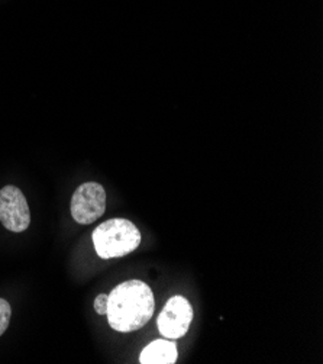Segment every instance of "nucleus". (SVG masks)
<instances>
[{"label":"nucleus","instance_id":"f257e3e1","mask_svg":"<svg viewBox=\"0 0 323 364\" xmlns=\"http://www.w3.org/2000/svg\"><path fill=\"white\" fill-rule=\"evenodd\" d=\"M155 299L151 287L141 280L118 284L107 299V321L118 333H133L153 318Z\"/></svg>","mask_w":323,"mask_h":364},{"label":"nucleus","instance_id":"f03ea898","mask_svg":"<svg viewBox=\"0 0 323 364\" xmlns=\"http://www.w3.org/2000/svg\"><path fill=\"white\" fill-rule=\"evenodd\" d=\"M94 250L100 259H119L141 245L142 235L136 225L124 218H115L100 224L92 235Z\"/></svg>","mask_w":323,"mask_h":364},{"label":"nucleus","instance_id":"7ed1b4c3","mask_svg":"<svg viewBox=\"0 0 323 364\" xmlns=\"http://www.w3.org/2000/svg\"><path fill=\"white\" fill-rule=\"evenodd\" d=\"M71 216L82 225H89L104 213L106 210V192L102 185L94 181L80 185L70 203Z\"/></svg>","mask_w":323,"mask_h":364},{"label":"nucleus","instance_id":"20e7f679","mask_svg":"<svg viewBox=\"0 0 323 364\" xmlns=\"http://www.w3.org/2000/svg\"><path fill=\"white\" fill-rule=\"evenodd\" d=\"M193 321V308L183 296H173L158 315L157 326L164 338L178 340L187 334Z\"/></svg>","mask_w":323,"mask_h":364},{"label":"nucleus","instance_id":"39448f33","mask_svg":"<svg viewBox=\"0 0 323 364\" xmlns=\"http://www.w3.org/2000/svg\"><path fill=\"white\" fill-rule=\"evenodd\" d=\"M0 223L12 232H23L31 224V212L22 191L5 186L0 191Z\"/></svg>","mask_w":323,"mask_h":364},{"label":"nucleus","instance_id":"423d86ee","mask_svg":"<svg viewBox=\"0 0 323 364\" xmlns=\"http://www.w3.org/2000/svg\"><path fill=\"white\" fill-rule=\"evenodd\" d=\"M178 358L177 344L174 340H155L142 350L141 364H174Z\"/></svg>","mask_w":323,"mask_h":364},{"label":"nucleus","instance_id":"0eeeda50","mask_svg":"<svg viewBox=\"0 0 323 364\" xmlns=\"http://www.w3.org/2000/svg\"><path fill=\"white\" fill-rule=\"evenodd\" d=\"M11 316H12V308H11L9 302L0 298V337H2L5 334V331L8 330Z\"/></svg>","mask_w":323,"mask_h":364},{"label":"nucleus","instance_id":"6e6552de","mask_svg":"<svg viewBox=\"0 0 323 364\" xmlns=\"http://www.w3.org/2000/svg\"><path fill=\"white\" fill-rule=\"evenodd\" d=\"M107 299H109V295H106V294H100V295L94 299L93 308H94V311L97 312V315L104 316V315L107 314Z\"/></svg>","mask_w":323,"mask_h":364}]
</instances>
